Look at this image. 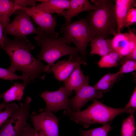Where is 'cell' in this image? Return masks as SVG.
I'll return each instance as SVG.
<instances>
[{
	"instance_id": "cell-30",
	"label": "cell",
	"mask_w": 136,
	"mask_h": 136,
	"mask_svg": "<svg viewBox=\"0 0 136 136\" xmlns=\"http://www.w3.org/2000/svg\"><path fill=\"white\" fill-rule=\"evenodd\" d=\"M127 108H131L135 110L136 109V87L131 95L129 102L125 107Z\"/></svg>"
},
{
	"instance_id": "cell-6",
	"label": "cell",
	"mask_w": 136,
	"mask_h": 136,
	"mask_svg": "<svg viewBox=\"0 0 136 136\" xmlns=\"http://www.w3.org/2000/svg\"><path fill=\"white\" fill-rule=\"evenodd\" d=\"M32 99L27 96L1 128L0 136H20L27 124Z\"/></svg>"
},
{
	"instance_id": "cell-7",
	"label": "cell",
	"mask_w": 136,
	"mask_h": 136,
	"mask_svg": "<svg viewBox=\"0 0 136 136\" xmlns=\"http://www.w3.org/2000/svg\"><path fill=\"white\" fill-rule=\"evenodd\" d=\"M15 13L16 15L15 17L4 29V33L20 38L26 37V36L32 34H42L36 28L31 20L30 16L26 12L19 9Z\"/></svg>"
},
{
	"instance_id": "cell-23",
	"label": "cell",
	"mask_w": 136,
	"mask_h": 136,
	"mask_svg": "<svg viewBox=\"0 0 136 136\" xmlns=\"http://www.w3.org/2000/svg\"><path fill=\"white\" fill-rule=\"evenodd\" d=\"M112 121L99 127L86 130H80V136H108L109 131L113 129V127L111 126Z\"/></svg>"
},
{
	"instance_id": "cell-18",
	"label": "cell",
	"mask_w": 136,
	"mask_h": 136,
	"mask_svg": "<svg viewBox=\"0 0 136 136\" xmlns=\"http://www.w3.org/2000/svg\"><path fill=\"white\" fill-rule=\"evenodd\" d=\"M20 9L13 0H0V20L3 24L5 29L10 23V16Z\"/></svg>"
},
{
	"instance_id": "cell-14",
	"label": "cell",
	"mask_w": 136,
	"mask_h": 136,
	"mask_svg": "<svg viewBox=\"0 0 136 136\" xmlns=\"http://www.w3.org/2000/svg\"><path fill=\"white\" fill-rule=\"evenodd\" d=\"M80 65L79 64L76 66L64 81V87L71 92L73 90L89 84V77L84 75Z\"/></svg>"
},
{
	"instance_id": "cell-12",
	"label": "cell",
	"mask_w": 136,
	"mask_h": 136,
	"mask_svg": "<svg viewBox=\"0 0 136 136\" xmlns=\"http://www.w3.org/2000/svg\"><path fill=\"white\" fill-rule=\"evenodd\" d=\"M79 64L86 65L87 63L81 56L70 55L69 60H58L51 67L50 72L57 80L64 81Z\"/></svg>"
},
{
	"instance_id": "cell-1",
	"label": "cell",
	"mask_w": 136,
	"mask_h": 136,
	"mask_svg": "<svg viewBox=\"0 0 136 136\" xmlns=\"http://www.w3.org/2000/svg\"><path fill=\"white\" fill-rule=\"evenodd\" d=\"M4 35V40L0 49L4 50L10 57L11 65L8 68L14 73L21 71L25 78L23 83L26 86L42 73H46L47 65L32 55L30 51L35 46L26 37H16L11 40L6 34Z\"/></svg>"
},
{
	"instance_id": "cell-35",
	"label": "cell",
	"mask_w": 136,
	"mask_h": 136,
	"mask_svg": "<svg viewBox=\"0 0 136 136\" xmlns=\"http://www.w3.org/2000/svg\"><path fill=\"white\" fill-rule=\"evenodd\" d=\"M4 106L3 104H1L0 103V110H1L3 108H4Z\"/></svg>"
},
{
	"instance_id": "cell-5",
	"label": "cell",
	"mask_w": 136,
	"mask_h": 136,
	"mask_svg": "<svg viewBox=\"0 0 136 136\" xmlns=\"http://www.w3.org/2000/svg\"><path fill=\"white\" fill-rule=\"evenodd\" d=\"M60 31L63 37L75 45L83 58L86 54L88 44L96 37L89 25L87 19L86 18L65 24Z\"/></svg>"
},
{
	"instance_id": "cell-22",
	"label": "cell",
	"mask_w": 136,
	"mask_h": 136,
	"mask_svg": "<svg viewBox=\"0 0 136 136\" xmlns=\"http://www.w3.org/2000/svg\"><path fill=\"white\" fill-rule=\"evenodd\" d=\"M116 136H136L135 119L133 114L123 119L121 133Z\"/></svg>"
},
{
	"instance_id": "cell-17",
	"label": "cell",
	"mask_w": 136,
	"mask_h": 136,
	"mask_svg": "<svg viewBox=\"0 0 136 136\" xmlns=\"http://www.w3.org/2000/svg\"><path fill=\"white\" fill-rule=\"evenodd\" d=\"M111 40L95 37L91 42L90 54L102 57L114 51L112 46Z\"/></svg>"
},
{
	"instance_id": "cell-21",
	"label": "cell",
	"mask_w": 136,
	"mask_h": 136,
	"mask_svg": "<svg viewBox=\"0 0 136 136\" xmlns=\"http://www.w3.org/2000/svg\"><path fill=\"white\" fill-rule=\"evenodd\" d=\"M122 58L117 52L113 51L101 57L98 64L101 68H110L118 66V61Z\"/></svg>"
},
{
	"instance_id": "cell-9",
	"label": "cell",
	"mask_w": 136,
	"mask_h": 136,
	"mask_svg": "<svg viewBox=\"0 0 136 136\" xmlns=\"http://www.w3.org/2000/svg\"><path fill=\"white\" fill-rule=\"evenodd\" d=\"M27 13L39 26L37 30L40 33L53 38H56L58 32L55 30L56 25L55 17L52 14L37 7H26L21 8Z\"/></svg>"
},
{
	"instance_id": "cell-29",
	"label": "cell",
	"mask_w": 136,
	"mask_h": 136,
	"mask_svg": "<svg viewBox=\"0 0 136 136\" xmlns=\"http://www.w3.org/2000/svg\"><path fill=\"white\" fill-rule=\"evenodd\" d=\"M14 3L21 8L27 7V6L31 7L35 6L36 2L38 0H14Z\"/></svg>"
},
{
	"instance_id": "cell-34",
	"label": "cell",
	"mask_w": 136,
	"mask_h": 136,
	"mask_svg": "<svg viewBox=\"0 0 136 136\" xmlns=\"http://www.w3.org/2000/svg\"><path fill=\"white\" fill-rule=\"evenodd\" d=\"M34 136H46L42 132L36 131Z\"/></svg>"
},
{
	"instance_id": "cell-19",
	"label": "cell",
	"mask_w": 136,
	"mask_h": 136,
	"mask_svg": "<svg viewBox=\"0 0 136 136\" xmlns=\"http://www.w3.org/2000/svg\"><path fill=\"white\" fill-rule=\"evenodd\" d=\"M26 86L23 82H16L5 92L0 94V97L4 99V103H5L16 100L20 101L22 99Z\"/></svg>"
},
{
	"instance_id": "cell-11",
	"label": "cell",
	"mask_w": 136,
	"mask_h": 136,
	"mask_svg": "<svg viewBox=\"0 0 136 136\" xmlns=\"http://www.w3.org/2000/svg\"><path fill=\"white\" fill-rule=\"evenodd\" d=\"M75 91V96L69 99L70 107L71 111L73 112L80 111L81 108L89 100H97L103 96L102 91L89 84L84 86Z\"/></svg>"
},
{
	"instance_id": "cell-32",
	"label": "cell",
	"mask_w": 136,
	"mask_h": 136,
	"mask_svg": "<svg viewBox=\"0 0 136 136\" xmlns=\"http://www.w3.org/2000/svg\"><path fill=\"white\" fill-rule=\"evenodd\" d=\"M36 131L27 124L20 136H34Z\"/></svg>"
},
{
	"instance_id": "cell-24",
	"label": "cell",
	"mask_w": 136,
	"mask_h": 136,
	"mask_svg": "<svg viewBox=\"0 0 136 136\" xmlns=\"http://www.w3.org/2000/svg\"><path fill=\"white\" fill-rule=\"evenodd\" d=\"M4 103L5 110L2 111L0 110V128L19 107L13 102Z\"/></svg>"
},
{
	"instance_id": "cell-31",
	"label": "cell",
	"mask_w": 136,
	"mask_h": 136,
	"mask_svg": "<svg viewBox=\"0 0 136 136\" xmlns=\"http://www.w3.org/2000/svg\"><path fill=\"white\" fill-rule=\"evenodd\" d=\"M129 60H136V48L129 55L123 57L120 59L118 65H122L126 61Z\"/></svg>"
},
{
	"instance_id": "cell-2",
	"label": "cell",
	"mask_w": 136,
	"mask_h": 136,
	"mask_svg": "<svg viewBox=\"0 0 136 136\" xmlns=\"http://www.w3.org/2000/svg\"><path fill=\"white\" fill-rule=\"evenodd\" d=\"M92 100L93 103L84 110L76 112L65 111L63 113L72 121L87 128L93 124L105 125L120 114L127 113L133 114L135 112V110L131 108H115L107 106L97 100Z\"/></svg>"
},
{
	"instance_id": "cell-3",
	"label": "cell",
	"mask_w": 136,
	"mask_h": 136,
	"mask_svg": "<svg viewBox=\"0 0 136 136\" xmlns=\"http://www.w3.org/2000/svg\"><path fill=\"white\" fill-rule=\"evenodd\" d=\"M95 6L89 12L87 19L89 25L96 37L105 39L117 32V26L115 4L110 0H92Z\"/></svg>"
},
{
	"instance_id": "cell-27",
	"label": "cell",
	"mask_w": 136,
	"mask_h": 136,
	"mask_svg": "<svg viewBox=\"0 0 136 136\" xmlns=\"http://www.w3.org/2000/svg\"><path fill=\"white\" fill-rule=\"evenodd\" d=\"M136 23V8L132 7L128 11L124 22L123 28L125 27L128 28L129 26L135 25Z\"/></svg>"
},
{
	"instance_id": "cell-10",
	"label": "cell",
	"mask_w": 136,
	"mask_h": 136,
	"mask_svg": "<svg viewBox=\"0 0 136 136\" xmlns=\"http://www.w3.org/2000/svg\"><path fill=\"white\" fill-rule=\"evenodd\" d=\"M72 94V92L62 86L54 91L46 90L40 96L46 102L45 109L51 112H56L61 110L71 111L68 97Z\"/></svg>"
},
{
	"instance_id": "cell-15",
	"label": "cell",
	"mask_w": 136,
	"mask_h": 136,
	"mask_svg": "<svg viewBox=\"0 0 136 136\" xmlns=\"http://www.w3.org/2000/svg\"><path fill=\"white\" fill-rule=\"evenodd\" d=\"M115 12L117 26V32H121L123 29L124 22L129 10L136 7V0H116Z\"/></svg>"
},
{
	"instance_id": "cell-33",
	"label": "cell",
	"mask_w": 136,
	"mask_h": 136,
	"mask_svg": "<svg viewBox=\"0 0 136 136\" xmlns=\"http://www.w3.org/2000/svg\"><path fill=\"white\" fill-rule=\"evenodd\" d=\"M5 29L4 25L0 20V48L2 46L4 40V36L3 32Z\"/></svg>"
},
{
	"instance_id": "cell-4",
	"label": "cell",
	"mask_w": 136,
	"mask_h": 136,
	"mask_svg": "<svg viewBox=\"0 0 136 136\" xmlns=\"http://www.w3.org/2000/svg\"><path fill=\"white\" fill-rule=\"evenodd\" d=\"M34 39L41 48L37 59L47 63L46 73L50 72L51 67L61 57L67 55L75 57L79 55L77 48L69 46L71 42L64 37L54 38L42 33L38 35Z\"/></svg>"
},
{
	"instance_id": "cell-8",
	"label": "cell",
	"mask_w": 136,
	"mask_h": 136,
	"mask_svg": "<svg viewBox=\"0 0 136 136\" xmlns=\"http://www.w3.org/2000/svg\"><path fill=\"white\" fill-rule=\"evenodd\" d=\"M33 128L42 132L46 136H60L58 118L52 112L41 109L37 113L33 112L31 115Z\"/></svg>"
},
{
	"instance_id": "cell-20",
	"label": "cell",
	"mask_w": 136,
	"mask_h": 136,
	"mask_svg": "<svg viewBox=\"0 0 136 136\" xmlns=\"http://www.w3.org/2000/svg\"><path fill=\"white\" fill-rule=\"evenodd\" d=\"M120 75L118 71L116 73L107 74L93 87L101 91L107 92L111 88Z\"/></svg>"
},
{
	"instance_id": "cell-13",
	"label": "cell",
	"mask_w": 136,
	"mask_h": 136,
	"mask_svg": "<svg viewBox=\"0 0 136 136\" xmlns=\"http://www.w3.org/2000/svg\"><path fill=\"white\" fill-rule=\"evenodd\" d=\"M95 8L94 5L88 0H71L69 8L58 14L64 17L65 24H68L74 17L81 12L92 11Z\"/></svg>"
},
{
	"instance_id": "cell-16",
	"label": "cell",
	"mask_w": 136,
	"mask_h": 136,
	"mask_svg": "<svg viewBox=\"0 0 136 136\" xmlns=\"http://www.w3.org/2000/svg\"><path fill=\"white\" fill-rule=\"evenodd\" d=\"M41 3L36 6L43 10L51 14H59L65 10L68 9L70 6V0H38Z\"/></svg>"
},
{
	"instance_id": "cell-25",
	"label": "cell",
	"mask_w": 136,
	"mask_h": 136,
	"mask_svg": "<svg viewBox=\"0 0 136 136\" xmlns=\"http://www.w3.org/2000/svg\"><path fill=\"white\" fill-rule=\"evenodd\" d=\"M129 32L127 33L116 32L111 40V44L113 50L118 52L122 48L123 42L128 37Z\"/></svg>"
},
{
	"instance_id": "cell-28",
	"label": "cell",
	"mask_w": 136,
	"mask_h": 136,
	"mask_svg": "<svg viewBox=\"0 0 136 136\" xmlns=\"http://www.w3.org/2000/svg\"><path fill=\"white\" fill-rule=\"evenodd\" d=\"M136 70V61L129 60L125 62L118 71L120 75L132 72Z\"/></svg>"
},
{
	"instance_id": "cell-26",
	"label": "cell",
	"mask_w": 136,
	"mask_h": 136,
	"mask_svg": "<svg viewBox=\"0 0 136 136\" xmlns=\"http://www.w3.org/2000/svg\"><path fill=\"white\" fill-rule=\"evenodd\" d=\"M0 78L4 80L13 81L22 80L23 81L25 78L24 77L18 75L11 72L8 68L4 69L0 67Z\"/></svg>"
}]
</instances>
